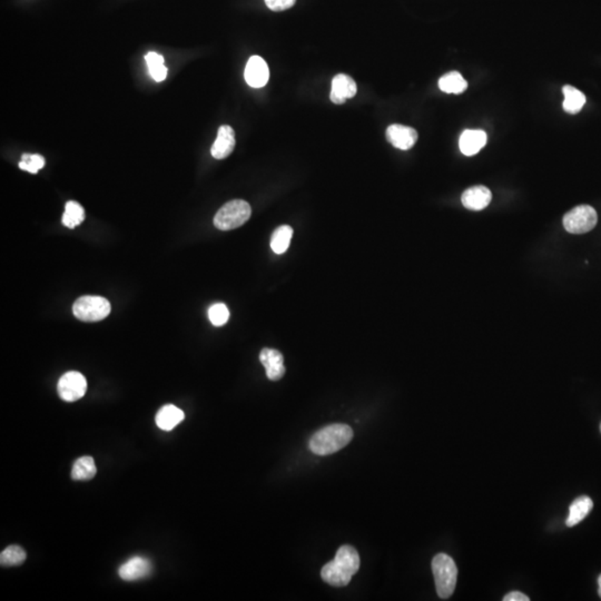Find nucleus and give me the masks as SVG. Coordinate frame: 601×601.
<instances>
[{"label":"nucleus","mask_w":601,"mask_h":601,"mask_svg":"<svg viewBox=\"0 0 601 601\" xmlns=\"http://www.w3.org/2000/svg\"><path fill=\"white\" fill-rule=\"evenodd\" d=\"M235 133L228 125H223L219 128L217 137L211 148V154L217 159L228 157L235 147Z\"/></svg>","instance_id":"f8f14e48"},{"label":"nucleus","mask_w":601,"mask_h":601,"mask_svg":"<svg viewBox=\"0 0 601 601\" xmlns=\"http://www.w3.org/2000/svg\"><path fill=\"white\" fill-rule=\"evenodd\" d=\"M185 418L183 411L173 405H164L156 414L155 421L157 427L164 431H171L183 421Z\"/></svg>","instance_id":"dca6fc26"},{"label":"nucleus","mask_w":601,"mask_h":601,"mask_svg":"<svg viewBox=\"0 0 601 601\" xmlns=\"http://www.w3.org/2000/svg\"><path fill=\"white\" fill-rule=\"evenodd\" d=\"M252 210L249 203L234 200L219 208L214 217L215 228L221 231H231L240 228L249 221Z\"/></svg>","instance_id":"20e7f679"},{"label":"nucleus","mask_w":601,"mask_h":601,"mask_svg":"<svg viewBox=\"0 0 601 601\" xmlns=\"http://www.w3.org/2000/svg\"><path fill=\"white\" fill-rule=\"evenodd\" d=\"M152 563L144 557H134L128 560L118 569V575L125 582H136L150 576Z\"/></svg>","instance_id":"9d476101"},{"label":"nucleus","mask_w":601,"mask_h":601,"mask_svg":"<svg viewBox=\"0 0 601 601\" xmlns=\"http://www.w3.org/2000/svg\"><path fill=\"white\" fill-rule=\"evenodd\" d=\"M598 585H599L598 593H599V596H600V598H601V575H600V576H599V578H598Z\"/></svg>","instance_id":"c85d7f7f"},{"label":"nucleus","mask_w":601,"mask_h":601,"mask_svg":"<svg viewBox=\"0 0 601 601\" xmlns=\"http://www.w3.org/2000/svg\"><path fill=\"white\" fill-rule=\"evenodd\" d=\"M597 223L596 210L589 205L577 206L563 217V226L571 234L588 233L595 228Z\"/></svg>","instance_id":"423d86ee"},{"label":"nucleus","mask_w":601,"mask_h":601,"mask_svg":"<svg viewBox=\"0 0 601 601\" xmlns=\"http://www.w3.org/2000/svg\"><path fill=\"white\" fill-rule=\"evenodd\" d=\"M293 236V228L288 225H282L272 234L271 249L275 254H283L288 251Z\"/></svg>","instance_id":"412c9836"},{"label":"nucleus","mask_w":601,"mask_h":601,"mask_svg":"<svg viewBox=\"0 0 601 601\" xmlns=\"http://www.w3.org/2000/svg\"><path fill=\"white\" fill-rule=\"evenodd\" d=\"M563 96H565L563 107L565 113L578 114L582 111V107L585 106V95L570 85H565L563 88Z\"/></svg>","instance_id":"a211bd4d"},{"label":"nucleus","mask_w":601,"mask_h":601,"mask_svg":"<svg viewBox=\"0 0 601 601\" xmlns=\"http://www.w3.org/2000/svg\"><path fill=\"white\" fill-rule=\"evenodd\" d=\"M57 390H58L59 396L64 401H77L86 393V379L79 372H67L59 379Z\"/></svg>","instance_id":"0eeeda50"},{"label":"nucleus","mask_w":601,"mask_h":601,"mask_svg":"<svg viewBox=\"0 0 601 601\" xmlns=\"http://www.w3.org/2000/svg\"><path fill=\"white\" fill-rule=\"evenodd\" d=\"M97 468L92 457H81L75 461L72 469V480L76 481H88L96 476Z\"/></svg>","instance_id":"6ab92c4d"},{"label":"nucleus","mask_w":601,"mask_h":601,"mask_svg":"<svg viewBox=\"0 0 601 601\" xmlns=\"http://www.w3.org/2000/svg\"><path fill=\"white\" fill-rule=\"evenodd\" d=\"M492 200L490 189L483 185L474 186L463 192L461 202L463 206L471 211H482L485 210Z\"/></svg>","instance_id":"ddd939ff"},{"label":"nucleus","mask_w":601,"mask_h":601,"mask_svg":"<svg viewBox=\"0 0 601 601\" xmlns=\"http://www.w3.org/2000/svg\"><path fill=\"white\" fill-rule=\"evenodd\" d=\"M487 139V134L483 130H465L461 135L460 141H459L461 153L466 156L476 155L485 146Z\"/></svg>","instance_id":"2eb2a0df"},{"label":"nucleus","mask_w":601,"mask_h":601,"mask_svg":"<svg viewBox=\"0 0 601 601\" xmlns=\"http://www.w3.org/2000/svg\"><path fill=\"white\" fill-rule=\"evenodd\" d=\"M85 219V210L79 203L70 201L65 205V212L63 214L61 222L68 228H75L81 225Z\"/></svg>","instance_id":"4be33fe9"},{"label":"nucleus","mask_w":601,"mask_h":601,"mask_svg":"<svg viewBox=\"0 0 601 601\" xmlns=\"http://www.w3.org/2000/svg\"><path fill=\"white\" fill-rule=\"evenodd\" d=\"M435 588L441 599H448L455 593L458 569L455 561L446 554H438L432 560Z\"/></svg>","instance_id":"7ed1b4c3"},{"label":"nucleus","mask_w":601,"mask_h":601,"mask_svg":"<svg viewBox=\"0 0 601 601\" xmlns=\"http://www.w3.org/2000/svg\"><path fill=\"white\" fill-rule=\"evenodd\" d=\"M260 361L265 368L266 377L271 381H279L286 374V366H284V359L282 353L277 350L265 349L262 350L260 353Z\"/></svg>","instance_id":"9b49d317"},{"label":"nucleus","mask_w":601,"mask_h":601,"mask_svg":"<svg viewBox=\"0 0 601 601\" xmlns=\"http://www.w3.org/2000/svg\"><path fill=\"white\" fill-rule=\"evenodd\" d=\"M352 439V428L347 424H331L314 433L309 446L314 455H330L343 449Z\"/></svg>","instance_id":"f03ea898"},{"label":"nucleus","mask_w":601,"mask_h":601,"mask_svg":"<svg viewBox=\"0 0 601 601\" xmlns=\"http://www.w3.org/2000/svg\"><path fill=\"white\" fill-rule=\"evenodd\" d=\"M26 552L22 547L9 546L0 554V563L3 567H13L24 563L26 560Z\"/></svg>","instance_id":"b1692460"},{"label":"nucleus","mask_w":601,"mask_h":601,"mask_svg":"<svg viewBox=\"0 0 601 601\" xmlns=\"http://www.w3.org/2000/svg\"><path fill=\"white\" fill-rule=\"evenodd\" d=\"M439 88L446 94H461L468 88V83L460 72H450L439 79Z\"/></svg>","instance_id":"aec40b11"},{"label":"nucleus","mask_w":601,"mask_h":601,"mask_svg":"<svg viewBox=\"0 0 601 601\" xmlns=\"http://www.w3.org/2000/svg\"><path fill=\"white\" fill-rule=\"evenodd\" d=\"M593 508V502L589 497L577 498L569 508L568 519L565 521V524L568 526H574L579 524L589 515Z\"/></svg>","instance_id":"f3484780"},{"label":"nucleus","mask_w":601,"mask_h":601,"mask_svg":"<svg viewBox=\"0 0 601 601\" xmlns=\"http://www.w3.org/2000/svg\"><path fill=\"white\" fill-rule=\"evenodd\" d=\"M266 6L273 11H283L293 7L297 0H264Z\"/></svg>","instance_id":"bb28decb"},{"label":"nucleus","mask_w":601,"mask_h":601,"mask_svg":"<svg viewBox=\"0 0 601 601\" xmlns=\"http://www.w3.org/2000/svg\"><path fill=\"white\" fill-rule=\"evenodd\" d=\"M245 81L249 86L260 88L265 86L270 78L269 66L260 56H252L245 67Z\"/></svg>","instance_id":"6e6552de"},{"label":"nucleus","mask_w":601,"mask_h":601,"mask_svg":"<svg viewBox=\"0 0 601 601\" xmlns=\"http://www.w3.org/2000/svg\"><path fill=\"white\" fill-rule=\"evenodd\" d=\"M600 430H601V426H600Z\"/></svg>","instance_id":"c756f323"},{"label":"nucleus","mask_w":601,"mask_h":601,"mask_svg":"<svg viewBox=\"0 0 601 601\" xmlns=\"http://www.w3.org/2000/svg\"><path fill=\"white\" fill-rule=\"evenodd\" d=\"M111 303L102 297H81L72 305V313L83 322H98L111 313Z\"/></svg>","instance_id":"39448f33"},{"label":"nucleus","mask_w":601,"mask_h":601,"mask_svg":"<svg viewBox=\"0 0 601 601\" xmlns=\"http://www.w3.org/2000/svg\"><path fill=\"white\" fill-rule=\"evenodd\" d=\"M504 601H529V598L524 593L513 591L504 596Z\"/></svg>","instance_id":"cd10ccee"},{"label":"nucleus","mask_w":601,"mask_h":601,"mask_svg":"<svg viewBox=\"0 0 601 601\" xmlns=\"http://www.w3.org/2000/svg\"><path fill=\"white\" fill-rule=\"evenodd\" d=\"M358 87L350 76L338 74L332 79L330 98L334 104H344L349 98L354 97Z\"/></svg>","instance_id":"4468645a"},{"label":"nucleus","mask_w":601,"mask_h":601,"mask_svg":"<svg viewBox=\"0 0 601 601\" xmlns=\"http://www.w3.org/2000/svg\"><path fill=\"white\" fill-rule=\"evenodd\" d=\"M148 72L154 81H163L167 76V68L164 65V57L155 52H150L145 56Z\"/></svg>","instance_id":"5701e85b"},{"label":"nucleus","mask_w":601,"mask_h":601,"mask_svg":"<svg viewBox=\"0 0 601 601\" xmlns=\"http://www.w3.org/2000/svg\"><path fill=\"white\" fill-rule=\"evenodd\" d=\"M208 318L214 327H223L230 319V311L223 303H217L208 310Z\"/></svg>","instance_id":"393cba45"},{"label":"nucleus","mask_w":601,"mask_h":601,"mask_svg":"<svg viewBox=\"0 0 601 601\" xmlns=\"http://www.w3.org/2000/svg\"><path fill=\"white\" fill-rule=\"evenodd\" d=\"M360 556L357 549L344 545L338 548L336 558L322 568V579L333 587L348 586L360 569Z\"/></svg>","instance_id":"f257e3e1"},{"label":"nucleus","mask_w":601,"mask_h":601,"mask_svg":"<svg viewBox=\"0 0 601 601\" xmlns=\"http://www.w3.org/2000/svg\"><path fill=\"white\" fill-rule=\"evenodd\" d=\"M387 139L396 148L407 150L412 148L418 141V133L414 128L405 125L393 124L387 130Z\"/></svg>","instance_id":"1a4fd4ad"},{"label":"nucleus","mask_w":601,"mask_h":601,"mask_svg":"<svg viewBox=\"0 0 601 601\" xmlns=\"http://www.w3.org/2000/svg\"><path fill=\"white\" fill-rule=\"evenodd\" d=\"M44 166L45 158L42 155H38V154H35V155L24 154L19 163L20 169L31 173V174H36Z\"/></svg>","instance_id":"a878e982"}]
</instances>
